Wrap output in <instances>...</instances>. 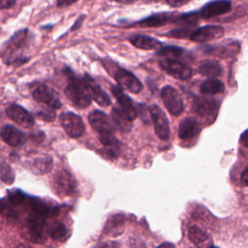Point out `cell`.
<instances>
[{
    "label": "cell",
    "instance_id": "cell-1",
    "mask_svg": "<svg viewBox=\"0 0 248 248\" xmlns=\"http://www.w3.org/2000/svg\"><path fill=\"white\" fill-rule=\"evenodd\" d=\"M101 62L106 71L116 80L121 88L131 93H139L142 90L141 82L133 73L120 67L116 62L109 58H103L101 59Z\"/></svg>",
    "mask_w": 248,
    "mask_h": 248
},
{
    "label": "cell",
    "instance_id": "cell-2",
    "mask_svg": "<svg viewBox=\"0 0 248 248\" xmlns=\"http://www.w3.org/2000/svg\"><path fill=\"white\" fill-rule=\"evenodd\" d=\"M64 74L67 77L68 83L65 87V94L72 104L78 108H85L91 104L89 96L81 78H78L70 68L64 69Z\"/></svg>",
    "mask_w": 248,
    "mask_h": 248
},
{
    "label": "cell",
    "instance_id": "cell-3",
    "mask_svg": "<svg viewBox=\"0 0 248 248\" xmlns=\"http://www.w3.org/2000/svg\"><path fill=\"white\" fill-rule=\"evenodd\" d=\"M28 36L29 32L27 29H21L16 32L10 40L7 42V46L5 47V51L3 53V59L7 65H11L12 62L15 59V55L17 54V51L20 49H23L28 43ZM17 62L16 66L26 63L28 61V58H22L17 54Z\"/></svg>",
    "mask_w": 248,
    "mask_h": 248
},
{
    "label": "cell",
    "instance_id": "cell-4",
    "mask_svg": "<svg viewBox=\"0 0 248 248\" xmlns=\"http://www.w3.org/2000/svg\"><path fill=\"white\" fill-rule=\"evenodd\" d=\"M45 217L33 213L22 227V235L28 241L33 243H44L47 231L46 229Z\"/></svg>",
    "mask_w": 248,
    "mask_h": 248
},
{
    "label": "cell",
    "instance_id": "cell-5",
    "mask_svg": "<svg viewBox=\"0 0 248 248\" xmlns=\"http://www.w3.org/2000/svg\"><path fill=\"white\" fill-rule=\"evenodd\" d=\"M159 66L168 75L180 80H187L193 75L191 67L178 59L162 58L159 61Z\"/></svg>",
    "mask_w": 248,
    "mask_h": 248
},
{
    "label": "cell",
    "instance_id": "cell-6",
    "mask_svg": "<svg viewBox=\"0 0 248 248\" xmlns=\"http://www.w3.org/2000/svg\"><path fill=\"white\" fill-rule=\"evenodd\" d=\"M148 110L157 137L162 140H168L170 136V130L167 115L157 105L149 106Z\"/></svg>",
    "mask_w": 248,
    "mask_h": 248
},
{
    "label": "cell",
    "instance_id": "cell-7",
    "mask_svg": "<svg viewBox=\"0 0 248 248\" xmlns=\"http://www.w3.org/2000/svg\"><path fill=\"white\" fill-rule=\"evenodd\" d=\"M163 103L168 111L172 115H179L184 108L183 100L179 92L170 85H166L161 91Z\"/></svg>",
    "mask_w": 248,
    "mask_h": 248
},
{
    "label": "cell",
    "instance_id": "cell-8",
    "mask_svg": "<svg viewBox=\"0 0 248 248\" xmlns=\"http://www.w3.org/2000/svg\"><path fill=\"white\" fill-rule=\"evenodd\" d=\"M61 125L71 138H79L84 134L85 128L81 118L72 111L62 112L59 116Z\"/></svg>",
    "mask_w": 248,
    "mask_h": 248
},
{
    "label": "cell",
    "instance_id": "cell-9",
    "mask_svg": "<svg viewBox=\"0 0 248 248\" xmlns=\"http://www.w3.org/2000/svg\"><path fill=\"white\" fill-rule=\"evenodd\" d=\"M88 122L93 130L99 135V137L114 134V127L108 116L98 109L91 111L88 114Z\"/></svg>",
    "mask_w": 248,
    "mask_h": 248
},
{
    "label": "cell",
    "instance_id": "cell-10",
    "mask_svg": "<svg viewBox=\"0 0 248 248\" xmlns=\"http://www.w3.org/2000/svg\"><path fill=\"white\" fill-rule=\"evenodd\" d=\"M53 185L55 192L60 196H74L77 192L76 180L67 170H60L55 174Z\"/></svg>",
    "mask_w": 248,
    "mask_h": 248
},
{
    "label": "cell",
    "instance_id": "cell-11",
    "mask_svg": "<svg viewBox=\"0 0 248 248\" xmlns=\"http://www.w3.org/2000/svg\"><path fill=\"white\" fill-rule=\"evenodd\" d=\"M193 110L202 118L206 119V120H211L215 118L219 105L218 103L209 98H204V97H197L193 101Z\"/></svg>",
    "mask_w": 248,
    "mask_h": 248
},
{
    "label": "cell",
    "instance_id": "cell-12",
    "mask_svg": "<svg viewBox=\"0 0 248 248\" xmlns=\"http://www.w3.org/2000/svg\"><path fill=\"white\" fill-rule=\"evenodd\" d=\"M33 98L35 101L41 104H45L52 109H58L61 108V102L56 91L52 88L41 84L33 90Z\"/></svg>",
    "mask_w": 248,
    "mask_h": 248
},
{
    "label": "cell",
    "instance_id": "cell-13",
    "mask_svg": "<svg viewBox=\"0 0 248 248\" xmlns=\"http://www.w3.org/2000/svg\"><path fill=\"white\" fill-rule=\"evenodd\" d=\"M81 80L91 99H93L98 105L102 107H108L110 105L111 102L109 97L91 76H89L88 74H84L81 78Z\"/></svg>",
    "mask_w": 248,
    "mask_h": 248
},
{
    "label": "cell",
    "instance_id": "cell-14",
    "mask_svg": "<svg viewBox=\"0 0 248 248\" xmlns=\"http://www.w3.org/2000/svg\"><path fill=\"white\" fill-rule=\"evenodd\" d=\"M178 13L176 12H161L153 14L149 16H146L142 19L138 20L136 23L131 24L130 26H138V27H160L164 26L168 23L174 22Z\"/></svg>",
    "mask_w": 248,
    "mask_h": 248
},
{
    "label": "cell",
    "instance_id": "cell-15",
    "mask_svg": "<svg viewBox=\"0 0 248 248\" xmlns=\"http://www.w3.org/2000/svg\"><path fill=\"white\" fill-rule=\"evenodd\" d=\"M27 202L33 213L37 215L45 218H50L58 215L59 207L56 204H51L45 200L36 197H29L27 199Z\"/></svg>",
    "mask_w": 248,
    "mask_h": 248
},
{
    "label": "cell",
    "instance_id": "cell-16",
    "mask_svg": "<svg viewBox=\"0 0 248 248\" xmlns=\"http://www.w3.org/2000/svg\"><path fill=\"white\" fill-rule=\"evenodd\" d=\"M224 35V28L220 25H206L194 30L190 40L197 43H203L219 39Z\"/></svg>",
    "mask_w": 248,
    "mask_h": 248
},
{
    "label": "cell",
    "instance_id": "cell-17",
    "mask_svg": "<svg viewBox=\"0 0 248 248\" xmlns=\"http://www.w3.org/2000/svg\"><path fill=\"white\" fill-rule=\"evenodd\" d=\"M7 116L23 128H31L34 125L32 115L22 107L16 104H12L6 108Z\"/></svg>",
    "mask_w": 248,
    "mask_h": 248
},
{
    "label": "cell",
    "instance_id": "cell-18",
    "mask_svg": "<svg viewBox=\"0 0 248 248\" xmlns=\"http://www.w3.org/2000/svg\"><path fill=\"white\" fill-rule=\"evenodd\" d=\"M111 93L120 105L121 110L128 116L131 121H133L138 116V109L135 107L132 99L123 92L119 85H112Z\"/></svg>",
    "mask_w": 248,
    "mask_h": 248
},
{
    "label": "cell",
    "instance_id": "cell-19",
    "mask_svg": "<svg viewBox=\"0 0 248 248\" xmlns=\"http://www.w3.org/2000/svg\"><path fill=\"white\" fill-rule=\"evenodd\" d=\"M232 4L229 0H214L202 6L199 13L202 17L210 18L230 12Z\"/></svg>",
    "mask_w": 248,
    "mask_h": 248
},
{
    "label": "cell",
    "instance_id": "cell-20",
    "mask_svg": "<svg viewBox=\"0 0 248 248\" xmlns=\"http://www.w3.org/2000/svg\"><path fill=\"white\" fill-rule=\"evenodd\" d=\"M201 132L199 121L192 116L183 118L178 127V138L182 140H187L197 137Z\"/></svg>",
    "mask_w": 248,
    "mask_h": 248
},
{
    "label": "cell",
    "instance_id": "cell-21",
    "mask_svg": "<svg viewBox=\"0 0 248 248\" xmlns=\"http://www.w3.org/2000/svg\"><path fill=\"white\" fill-rule=\"evenodd\" d=\"M129 42L137 48L143 50H154L159 49L163 46V43L151 36L143 34H135L130 36Z\"/></svg>",
    "mask_w": 248,
    "mask_h": 248
},
{
    "label": "cell",
    "instance_id": "cell-22",
    "mask_svg": "<svg viewBox=\"0 0 248 248\" xmlns=\"http://www.w3.org/2000/svg\"><path fill=\"white\" fill-rule=\"evenodd\" d=\"M188 237L197 248H211L213 246V240L210 235L196 225L189 228Z\"/></svg>",
    "mask_w": 248,
    "mask_h": 248
},
{
    "label": "cell",
    "instance_id": "cell-23",
    "mask_svg": "<svg viewBox=\"0 0 248 248\" xmlns=\"http://www.w3.org/2000/svg\"><path fill=\"white\" fill-rule=\"evenodd\" d=\"M1 138L10 146L16 147L24 143L25 135L13 125L7 124L1 128Z\"/></svg>",
    "mask_w": 248,
    "mask_h": 248
},
{
    "label": "cell",
    "instance_id": "cell-24",
    "mask_svg": "<svg viewBox=\"0 0 248 248\" xmlns=\"http://www.w3.org/2000/svg\"><path fill=\"white\" fill-rule=\"evenodd\" d=\"M124 225H125L124 215L114 214L108 219L104 227V233L109 236L119 235L124 232Z\"/></svg>",
    "mask_w": 248,
    "mask_h": 248
},
{
    "label": "cell",
    "instance_id": "cell-25",
    "mask_svg": "<svg viewBox=\"0 0 248 248\" xmlns=\"http://www.w3.org/2000/svg\"><path fill=\"white\" fill-rule=\"evenodd\" d=\"M188 52L176 46H162L156 51V54L162 58H170V59H187V57L190 54H187ZM182 61V60H181Z\"/></svg>",
    "mask_w": 248,
    "mask_h": 248
},
{
    "label": "cell",
    "instance_id": "cell-26",
    "mask_svg": "<svg viewBox=\"0 0 248 248\" xmlns=\"http://www.w3.org/2000/svg\"><path fill=\"white\" fill-rule=\"evenodd\" d=\"M198 71L201 75H202L204 77H207L210 78H215L222 75L223 68L217 61L205 60L200 64Z\"/></svg>",
    "mask_w": 248,
    "mask_h": 248
},
{
    "label": "cell",
    "instance_id": "cell-27",
    "mask_svg": "<svg viewBox=\"0 0 248 248\" xmlns=\"http://www.w3.org/2000/svg\"><path fill=\"white\" fill-rule=\"evenodd\" d=\"M99 140L110 157H118L121 152V142L115 138L114 134L99 137Z\"/></svg>",
    "mask_w": 248,
    "mask_h": 248
},
{
    "label": "cell",
    "instance_id": "cell-28",
    "mask_svg": "<svg viewBox=\"0 0 248 248\" xmlns=\"http://www.w3.org/2000/svg\"><path fill=\"white\" fill-rule=\"evenodd\" d=\"M111 117L114 122V124L117 126V128L124 132H130L132 129V121L128 118V116L121 110L119 108H113L111 109Z\"/></svg>",
    "mask_w": 248,
    "mask_h": 248
},
{
    "label": "cell",
    "instance_id": "cell-29",
    "mask_svg": "<svg viewBox=\"0 0 248 248\" xmlns=\"http://www.w3.org/2000/svg\"><path fill=\"white\" fill-rule=\"evenodd\" d=\"M225 90L224 83L217 78H209L203 81L200 86V91L204 95H215Z\"/></svg>",
    "mask_w": 248,
    "mask_h": 248
},
{
    "label": "cell",
    "instance_id": "cell-30",
    "mask_svg": "<svg viewBox=\"0 0 248 248\" xmlns=\"http://www.w3.org/2000/svg\"><path fill=\"white\" fill-rule=\"evenodd\" d=\"M200 13L199 12H189V13H183V14H177L174 22L178 25L182 26H195L198 23V20L200 18Z\"/></svg>",
    "mask_w": 248,
    "mask_h": 248
},
{
    "label": "cell",
    "instance_id": "cell-31",
    "mask_svg": "<svg viewBox=\"0 0 248 248\" xmlns=\"http://www.w3.org/2000/svg\"><path fill=\"white\" fill-rule=\"evenodd\" d=\"M47 232L53 239L59 240V239H62L66 235L67 230H66L65 225L62 222H60L58 220H54L48 226Z\"/></svg>",
    "mask_w": 248,
    "mask_h": 248
},
{
    "label": "cell",
    "instance_id": "cell-32",
    "mask_svg": "<svg viewBox=\"0 0 248 248\" xmlns=\"http://www.w3.org/2000/svg\"><path fill=\"white\" fill-rule=\"evenodd\" d=\"M33 171L39 174H44L48 172L52 168V160L50 157L37 158L32 165Z\"/></svg>",
    "mask_w": 248,
    "mask_h": 248
},
{
    "label": "cell",
    "instance_id": "cell-33",
    "mask_svg": "<svg viewBox=\"0 0 248 248\" xmlns=\"http://www.w3.org/2000/svg\"><path fill=\"white\" fill-rule=\"evenodd\" d=\"M193 28H194L193 26H180V27L170 30L164 35L167 37L175 38V39H186L188 37L190 38V36L194 32Z\"/></svg>",
    "mask_w": 248,
    "mask_h": 248
},
{
    "label": "cell",
    "instance_id": "cell-34",
    "mask_svg": "<svg viewBox=\"0 0 248 248\" xmlns=\"http://www.w3.org/2000/svg\"><path fill=\"white\" fill-rule=\"evenodd\" d=\"M192 217L195 218L196 220L200 221V222H202L203 224H208L211 222L210 218H211V214L210 212L204 208L202 205H198L196 206L193 211H192Z\"/></svg>",
    "mask_w": 248,
    "mask_h": 248
},
{
    "label": "cell",
    "instance_id": "cell-35",
    "mask_svg": "<svg viewBox=\"0 0 248 248\" xmlns=\"http://www.w3.org/2000/svg\"><path fill=\"white\" fill-rule=\"evenodd\" d=\"M1 180L7 184H12L15 180V173L9 164L3 162L1 165Z\"/></svg>",
    "mask_w": 248,
    "mask_h": 248
},
{
    "label": "cell",
    "instance_id": "cell-36",
    "mask_svg": "<svg viewBox=\"0 0 248 248\" xmlns=\"http://www.w3.org/2000/svg\"><path fill=\"white\" fill-rule=\"evenodd\" d=\"M8 201L13 205H18L25 201V195L18 189H13L8 192Z\"/></svg>",
    "mask_w": 248,
    "mask_h": 248
},
{
    "label": "cell",
    "instance_id": "cell-37",
    "mask_svg": "<svg viewBox=\"0 0 248 248\" xmlns=\"http://www.w3.org/2000/svg\"><path fill=\"white\" fill-rule=\"evenodd\" d=\"M189 1L190 0H167V3L172 8H178L187 4Z\"/></svg>",
    "mask_w": 248,
    "mask_h": 248
},
{
    "label": "cell",
    "instance_id": "cell-38",
    "mask_svg": "<svg viewBox=\"0 0 248 248\" xmlns=\"http://www.w3.org/2000/svg\"><path fill=\"white\" fill-rule=\"evenodd\" d=\"M84 18H85V15H80V16L78 17V19L75 21V23L73 24V26L70 28V31H74V30L78 29V28L81 26V24H82Z\"/></svg>",
    "mask_w": 248,
    "mask_h": 248
},
{
    "label": "cell",
    "instance_id": "cell-39",
    "mask_svg": "<svg viewBox=\"0 0 248 248\" xmlns=\"http://www.w3.org/2000/svg\"><path fill=\"white\" fill-rule=\"evenodd\" d=\"M16 4V0H0L1 9H10Z\"/></svg>",
    "mask_w": 248,
    "mask_h": 248
},
{
    "label": "cell",
    "instance_id": "cell-40",
    "mask_svg": "<svg viewBox=\"0 0 248 248\" xmlns=\"http://www.w3.org/2000/svg\"><path fill=\"white\" fill-rule=\"evenodd\" d=\"M78 0H57L56 5L59 8H66L68 6H71L72 4H74L75 2H77Z\"/></svg>",
    "mask_w": 248,
    "mask_h": 248
},
{
    "label": "cell",
    "instance_id": "cell-41",
    "mask_svg": "<svg viewBox=\"0 0 248 248\" xmlns=\"http://www.w3.org/2000/svg\"><path fill=\"white\" fill-rule=\"evenodd\" d=\"M100 248H121V246L116 241H106L100 246Z\"/></svg>",
    "mask_w": 248,
    "mask_h": 248
},
{
    "label": "cell",
    "instance_id": "cell-42",
    "mask_svg": "<svg viewBox=\"0 0 248 248\" xmlns=\"http://www.w3.org/2000/svg\"><path fill=\"white\" fill-rule=\"evenodd\" d=\"M240 143L245 146L246 148H248V129L246 131H244L241 136H240V140H239Z\"/></svg>",
    "mask_w": 248,
    "mask_h": 248
},
{
    "label": "cell",
    "instance_id": "cell-43",
    "mask_svg": "<svg viewBox=\"0 0 248 248\" xmlns=\"http://www.w3.org/2000/svg\"><path fill=\"white\" fill-rule=\"evenodd\" d=\"M117 3H120V4H133V3H136V2H139V1H143V2H159L161 0H115Z\"/></svg>",
    "mask_w": 248,
    "mask_h": 248
},
{
    "label": "cell",
    "instance_id": "cell-44",
    "mask_svg": "<svg viewBox=\"0 0 248 248\" xmlns=\"http://www.w3.org/2000/svg\"><path fill=\"white\" fill-rule=\"evenodd\" d=\"M135 247H138V248H146L144 243L140 242L139 240H136V239H131V248H135Z\"/></svg>",
    "mask_w": 248,
    "mask_h": 248
},
{
    "label": "cell",
    "instance_id": "cell-45",
    "mask_svg": "<svg viewBox=\"0 0 248 248\" xmlns=\"http://www.w3.org/2000/svg\"><path fill=\"white\" fill-rule=\"evenodd\" d=\"M241 183L245 186H248V169H246L241 174Z\"/></svg>",
    "mask_w": 248,
    "mask_h": 248
},
{
    "label": "cell",
    "instance_id": "cell-46",
    "mask_svg": "<svg viewBox=\"0 0 248 248\" xmlns=\"http://www.w3.org/2000/svg\"><path fill=\"white\" fill-rule=\"evenodd\" d=\"M158 248H175V246L170 242H164L158 246Z\"/></svg>",
    "mask_w": 248,
    "mask_h": 248
},
{
    "label": "cell",
    "instance_id": "cell-47",
    "mask_svg": "<svg viewBox=\"0 0 248 248\" xmlns=\"http://www.w3.org/2000/svg\"><path fill=\"white\" fill-rule=\"evenodd\" d=\"M16 248H32L31 246L27 245V244H19L18 246H16Z\"/></svg>",
    "mask_w": 248,
    "mask_h": 248
},
{
    "label": "cell",
    "instance_id": "cell-48",
    "mask_svg": "<svg viewBox=\"0 0 248 248\" xmlns=\"http://www.w3.org/2000/svg\"><path fill=\"white\" fill-rule=\"evenodd\" d=\"M211 248H217V247H214V246H212V247H211Z\"/></svg>",
    "mask_w": 248,
    "mask_h": 248
}]
</instances>
